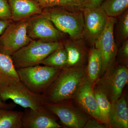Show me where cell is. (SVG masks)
I'll use <instances>...</instances> for the list:
<instances>
[{
	"label": "cell",
	"instance_id": "52a82bcc",
	"mask_svg": "<svg viewBox=\"0 0 128 128\" xmlns=\"http://www.w3.org/2000/svg\"><path fill=\"white\" fill-rule=\"evenodd\" d=\"M0 98L5 102L10 99L22 107L34 110L43 106L45 102L42 94L33 92L20 81L0 88Z\"/></svg>",
	"mask_w": 128,
	"mask_h": 128
},
{
	"label": "cell",
	"instance_id": "8fae6325",
	"mask_svg": "<svg viewBox=\"0 0 128 128\" xmlns=\"http://www.w3.org/2000/svg\"><path fill=\"white\" fill-rule=\"evenodd\" d=\"M27 33L31 39L44 42H58L64 37V33L41 14L29 18Z\"/></svg>",
	"mask_w": 128,
	"mask_h": 128
},
{
	"label": "cell",
	"instance_id": "7c38bea8",
	"mask_svg": "<svg viewBox=\"0 0 128 128\" xmlns=\"http://www.w3.org/2000/svg\"><path fill=\"white\" fill-rule=\"evenodd\" d=\"M73 99L79 108L89 116L105 124L94 96L93 83L88 77L82 82Z\"/></svg>",
	"mask_w": 128,
	"mask_h": 128
},
{
	"label": "cell",
	"instance_id": "8992f818",
	"mask_svg": "<svg viewBox=\"0 0 128 128\" xmlns=\"http://www.w3.org/2000/svg\"><path fill=\"white\" fill-rule=\"evenodd\" d=\"M29 18L10 24L0 36V53L11 56L32 40L28 34Z\"/></svg>",
	"mask_w": 128,
	"mask_h": 128
},
{
	"label": "cell",
	"instance_id": "484cf974",
	"mask_svg": "<svg viewBox=\"0 0 128 128\" xmlns=\"http://www.w3.org/2000/svg\"><path fill=\"white\" fill-rule=\"evenodd\" d=\"M118 57L121 64L128 67V40H126L122 44L119 51H118L117 55Z\"/></svg>",
	"mask_w": 128,
	"mask_h": 128
},
{
	"label": "cell",
	"instance_id": "d6986e66",
	"mask_svg": "<svg viewBox=\"0 0 128 128\" xmlns=\"http://www.w3.org/2000/svg\"><path fill=\"white\" fill-rule=\"evenodd\" d=\"M12 110L0 109V128H23V112Z\"/></svg>",
	"mask_w": 128,
	"mask_h": 128
},
{
	"label": "cell",
	"instance_id": "5b68a950",
	"mask_svg": "<svg viewBox=\"0 0 128 128\" xmlns=\"http://www.w3.org/2000/svg\"><path fill=\"white\" fill-rule=\"evenodd\" d=\"M101 78L93 83L107 97L111 104L121 96L128 81V67L114 63L106 70Z\"/></svg>",
	"mask_w": 128,
	"mask_h": 128
},
{
	"label": "cell",
	"instance_id": "ffe728a7",
	"mask_svg": "<svg viewBox=\"0 0 128 128\" xmlns=\"http://www.w3.org/2000/svg\"><path fill=\"white\" fill-rule=\"evenodd\" d=\"M67 60V52L63 44L46 57L40 64L63 68L66 66Z\"/></svg>",
	"mask_w": 128,
	"mask_h": 128
},
{
	"label": "cell",
	"instance_id": "6da1fadb",
	"mask_svg": "<svg viewBox=\"0 0 128 128\" xmlns=\"http://www.w3.org/2000/svg\"><path fill=\"white\" fill-rule=\"evenodd\" d=\"M86 66L64 67L43 94L45 102L55 103L74 99L87 78Z\"/></svg>",
	"mask_w": 128,
	"mask_h": 128
},
{
	"label": "cell",
	"instance_id": "7a4b0ae2",
	"mask_svg": "<svg viewBox=\"0 0 128 128\" xmlns=\"http://www.w3.org/2000/svg\"><path fill=\"white\" fill-rule=\"evenodd\" d=\"M44 9L41 15L49 19L60 32L69 34L72 39L83 36L84 22L82 11L70 12L60 7Z\"/></svg>",
	"mask_w": 128,
	"mask_h": 128
},
{
	"label": "cell",
	"instance_id": "ac0fdd59",
	"mask_svg": "<svg viewBox=\"0 0 128 128\" xmlns=\"http://www.w3.org/2000/svg\"><path fill=\"white\" fill-rule=\"evenodd\" d=\"M86 67L88 78L94 83L101 76L102 68V60L98 50L93 46L89 50Z\"/></svg>",
	"mask_w": 128,
	"mask_h": 128
},
{
	"label": "cell",
	"instance_id": "cb8c5ba5",
	"mask_svg": "<svg viewBox=\"0 0 128 128\" xmlns=\"http://www.w3.org/2000/svg\"><path fill=\"white\" fill-rule=\"evenodd\" d=\"M121 15L118 23L117 33L120 39L125 41L128 39V10Z\"/></svg>",
	"mask_w": 128,
	"mask_h": 128
},
{
	"label": "cell",
	"instance_id": "ba28073f",
	"mask_svg": "<svg viewBox=\"0 0 128 128\" xmlns=\"http://www.w3.org/2000/svg\"><path fill=\"white\" fill-rule=\"evenodd\" d=\"M72 100H66L55 103L45 102L44 106L57 116L61 123L66 127L84 128L90 117L80 108L73 105Z\"/></svg>",
	"mask_w": 128,
	"mask_h": 128
},
{
	"label": "cell",
	"instance_id": "83f0119b",
	"mask_svg": "<svg viewBox=\"0 0 128 128\" xmlns=\"http://www.w3.org/2000/svg\"><path fill=\"white\" fill-rule=\"evenodd\" d=\"M106 126L103 124L92 118L88 120L85 124L84 128H105Z\"/></svg>",
	"mask_w": 128,
	"mask_h": 128
},
{
	"label": "cell",
	"instance_id": "277c9868",
	"mask_svg": "<svg viewBox=\"0 0 128 128\" xmlns=\"http://www.w3.org/2000/svg\"><path fill=\"white\" fill-rule=\"evenodd\" d=\"M63 68L39 65L16 69L20 80L33 92L43 94Z\"/></svg>",
	"mask_w": 128,
	"mask_h": 128
},
{
	"label": "cell",
	"instance_id": "9c48e42d",
	"mask_svg": "<svg viewBox=\"0 0 128 128\" xmlns=\"http://www.w3.org/2000/svg\"><path fill=\"white\" fill-rule=\"evenodd\" d=\"M115 18L108 17L107 22L102 33L95 41L94 45L100 54L102 60L101 75L114 63L118 48L114 38Z\"/></svg>",
	"mask_w": 128,
	"mask_h": 128
},
{
	"label": "cell",
	"instance_id": "4316f807",
	"mask_svg": "<svg viewBox=\"0 0 128 128\" xmlns=\"http://www.w3.org/2000/svg\"><path fill=\"white\" fill-rule=\"evenodd\" d=\"M82 8H96L100 7L104 0H80Z\"/></svg>",
	"mask_w": 128,
	"mask_h": 128
},
{
	"label": "cell",
	"instance_id": "4fadbf2b",
	"mask_svg": "<svg viewBox=\"0 0 128 128\" xmlns=\"http://www.w3.org/2000/svg\"><path fill=\"white\" fill-rule=\"evenodd\" d=\"M57 117L45 107L38 109L25 108L22 118L23 128H60Z\"/></svg>",
	"mask_w": 128,
	"mask_h": 128
},
{
	"label": "cell",
	"instance_id": "9a60e30c",
	"mask_svg": "<svg viewBox=\"0 0 128 128\" xmlns=\"http://www.w3.org/2000/svg\"><path fill=\"white\" fill-rule=\"evenodd\" d=\"M67 54L68 60L66 67L85 66L88 58V51L81 38L72 39L64 45Z\"/></svg>",
	"mask_w": 128,
	"mask_h": 128
},
{
	"label": "cell",
	"instance_id": "44dd1931",
	"mask_svg": "<svg viewBox=\"0 0 128 128\" xmlns=\"http://www.w3.org/2000/svg\"><path fill=\"white\" fill-rule=\"evenodd\" d=\"M42 9L46 8L60 7L72 12L82 11V7L80 0H34Z\"/></svg>",
	"mask_w": 128,
	"mask_h": 128
},
{
	"label": "cell",
	"instance_id": "d4e9b609",
	"mask_svg": "<svg viewBox=\"0 0 128 128\" xmlns=\"http://www.w3.org/2000/svg\"><path fill=\"white\" fill-rule=\"evenodd\" d=\"M10 7L7 0H0V20H12Z\"/></svg>",
	"mask_w": 128,
	"mask_h": 128
},
{
	"label": "cell",
	"instance_id": "f546056e",
	"mask_svg": "<svg viewBox=\"0 0 128 128\" xmlns=\"http://www.w3.org/2000/svg\"><path fill=\"white\" fill-rule=\"evenodd\" d=\"M12 20L4 21L0 20V36L11 23Z\"/></svg>",
	"mask_w": 128,
	"mask_h": 128
},
{
	"label": "cell",
	"instance_id": "5bb4252c",
	"mask_svg": "<svg viewBox=\"0 0 128 128\" xmlns=\"http://www.w3.org/2000/svg\"><path fill=\"white\" fill-rule=\"evenodd\" d=\"M10 7L12 20L18 22L41 15L43 9L34 0H7Z\"/></svg>",
	"mask_w": 128,
	"mask_h": 128
},
{
	"label": "cell",
	"instance_id": "f1b7e54d",
	"mask_svg": "<svg viewBox=\"0 0 128 128\" xmlns=\"http://www.w3.org/2000/svg\"><path fill=\"white\" fill-rule=\"evenodd\" d=\"M16 104L14 102L10 103H6L3 102L0 98V109H13L16 108Z\"/></svg>",
	"mask_w": 128,
	"mask_h": 128
},
{
	"label": "cell",
	"instance_id": "603a6c76",
	"mask_svg": "<svg viewBox=\"0 0 128 128\" xmlns=\"http://www.w3.org/2000/svg\"><path fill=\"white\" fill-rule=\"evenodd\" d=\"M93 92L104 122L107 128H110L108 116L112 104L106 95L98 88L93 85Z\"/></svg>",
	"mask_w": 128,
	"mask_h": 128
},
{
	"label": "cell",
	"instance_id": "30bf717a",
	"mask_svg": "<svg viewBox=\"0 0 128 128\" xmlns=\"http://www.w3.org/2000/svg\"><path fill=\"white\" fill-rule=\"evenodd\" d=\"M82 11L84 22L83 36L93 46L105 29L108 16L101 6L82 8Z\"/></svg>",
	"mask_w": 128,
	"mask_h": 128
},
{
	"label": "cell",
	"instance_id": "3957f363",
	"mask_svg": "<svg viewBox=\"0 0 128 128\" xmlns=\"http://www.w3.org/2000/svg\"><path fill=\"white\" fill-rule=\"evenodd\" d=\"M60 42L32 40L11 56L16 69L40 64L44 60L63 45Z\"/></svg>",
	"mask_w": 128,
	"mask_h": 128
},
{
	"label": "cell",
	"instance_id": "7402d4cb",
	"mask_svg": "<svg viewBox=\"0 0 128 128\" xmlns=\"http://www.w3.org/2000/svg\"><path fill=\"white\" fill-rule=\"evenodd\" d=\"M100 6L108 17L115 18L121 16L127 10L128 0H105Z\"/></svg>",
	"mask_w": 128,
	"mask_h": 128
},
{
	"label": "cell",
	"instance_id": "2e32d148",
	"mask_svg": "<svg viewBox=\"0 0 128 128\" xmlns=\"http://www.w3.org/2000/svg\"><path fill=\"white\" fill-rule=\"evenodd\" d=\"M108 121L110 128H128V108L124 94L112 104Z\"/></svg>",
	"mask_w": 128,
	"mask_h": 128
},
{
	"label": "cell",
	"instance_id": "e0dca14e",
	"mask_svg": "<svg viewBox=\"0 0 128 128\" xmlns=\"http://www.w3.org/2000/svg\"><path fill=\"white\" fill-rule=\"evenodd\" d=\"M19 81L11 56L0 53V89Z\"/></svg>",
	"mask_w": 128,
	"mask_h": 128
}]
</instances>
